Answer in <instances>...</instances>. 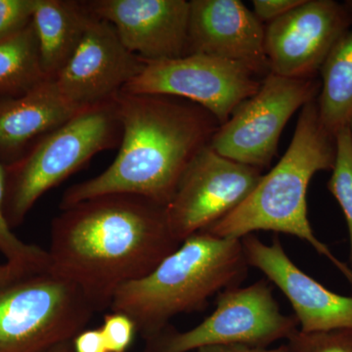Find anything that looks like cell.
I'll return each instance as SVG.
<instances>
[{"instance_id":"obj_28","label":"cell","mask_w":352,"mask_h":352,"mask_svg":"<svg viewBox=\"0 0 352 352\" xmlns=\"http://www.w3.org/2000/svg\"><path fill=\"white\" fill-rule=\"evenodd\" d=\"M23 273L16 270L9 263L0 264V287L10 283L18 277L23 276Z\"/></svg>"},{"instance_id":"obj_3","label":"cell","mask_w":352,"mask_h":352,"mask_svg":"<svg viewBox=\"0 0 352 352\" xmlns=\"http://www.w3.org/2000/svg\"><path fill=\"white\" fill-rule=\"evenodd\" d=\"M335 160L336 135L322 122L314 99L302 108L293 139L276 166L235 210L205 231L239 240L256 231L295 236L327 258L352 286L351 268L315 236L308 219L309 183L319 171L332 170Z\"/></svg>"},{"instance_id":"obj_5","label":"cell","mask_w":352,"mask_h":352,"mask_svg":"<svg viewBox=\"0 0 352 352\" xmlns=\"http://www.w3.org/2000/svg\"><path fill=\"white\" fill-rule=\"evenodd\" d=\"M122 139L113 98L80 111L39 139L19 161L6 168L4 214L11 228L23 223L43 194Z\"/></svg>"},{"instance_id":"obj_16","label":"cell","mask_w":352,"mask_h":352,"mask_svg":"<svg viewBox=\"0 0 352 352\" xmlns=\"http://www.w3.org/2000/svg\"><path fill=\"white\" fill-rule=\"evenodd\" d=\"M78 113L52 80L19 97L0 101V164L8 166L19 161L39 139Z\"/></svg>"},{"instance_id":"obj_23","label":"cell","mask_w":352,"mask_h":352,"mask_svg":"<svg viewBox=\"0 0 352 352\" xmlns=\"http://www.w3.org/2000/svg\"><path fill=\"white\" fill-rule=\"evenodd\" d=\"M36 3L38 0H0V43L31 24Z\"/></svg>"},{"instance_id":"obj_19","label":"cell","mask_w":352,"mask_h":352,"mask_svg":"<svg viewBox=\"0 0 352 352\" xmlns=\"http://www.w3.org/2000/svg\"><path fill=\"white\" fill-rule=\"evenodd\" d=\"M48 80L32 22L0 43V101L15 98Z\"/></svg>"},{"instance_id":"obj_15","label":"cell","mask_w":352,"mask_h":352,"mask_svg":"<svg viewBox=\"0 0 352 352\" xmlns=\"http://www.w3.org/2000/svg\"><path fill=\"white\" fill-rule=\"evenodd\" d=\"M188 54L210 55L270 73L264 50L265 27L239 0H191Z\"/></svg>"},{"instance_id":"obj_30","label":"cell","mask_w":352,"mask_h":352,"mask_svg":"<svg viewBox=\"0 0 352 352\" xmlns=\"http://www.w3.org/2000/svg\"><path fill=\"white\" fill-rule=\"evenodd\" d=\"M349 129H351V131L352 132V117H351V120H349Z\"/></svg>"},{"instance_id":"obj_2","label":"cell","mask_w":352,"mask_h":352,"mask_svg":"<svg viewBox=\"0 0 352 352\" xmlns=\"http://www.w3.org/2000/svg\"><path fill=\"white\" fill-rule=\"evenodd\" d=\"M122 126L118 156L103 173L67 189L65 210L108 194H129L166 207L183 173L220 124L193 102L120 91L113 97Z\"/></svg>"},{"instance_id":"obj_20","label":"cell","mask_w":352,"mask_h":352,"mask_svg":"<svg viewBox=\"0 0 352 352\" xmlns=\"http://www.w3.org/2000/svg\"><path fill=\"white\" fill-rule=\"evenodd\" d=\"M6 168L0 164V254L6 263L23 274L50 270L47 251L38 245L28 244L14 234L4 214L6 199Z\"/></svg>"},{"instance_id":"obj_7","label":"cell","mask_w":352,"mask_h":352,"mask_svg":"<svg viewBox=\"0 0 352 352\" xmlns=\"http://www.w3.org/2000/svg\"><path fill=\"white\" fill-rule=\"evenodd\" d=\"M298 330L295 315L282 314L268 280L233 287L217 295V307L196 327L178 332L166 327L147 340V352H190L203 347H266Z\"/></svg>"},{"instance_id":"obj_4","label":"cell","mask_w":352,"mask_h":352,"mask_svg":"<svg viewBox=\"0 0 352 352\" xmlns=\"http://www.w3.org/2000/svg\"><path fill=\"white\" fill-rule=\"evenodd\" d=\"M249 267L241 240L201 231L183 241L149 274L122 285L110 309L129 316L149 340L176 315L200 311L214 295L240 286Z\"/></svg>"},{"instance_id":"obj_25","label":"cell","mask_w":352,"mask_h":352,"mask_svg":"<svg viewBox=\"0 0 352 352\" xmlns=\"http://www.w3.org/2000/svg\"><path fill=\"white\" fill-rule=\"evenodd\" d=\"M305 2V0H254V13L261 22H273L283 17Z\"/></svg>"},{"instance_id":"obj_14","label":"cell","mask_w":352,"mask_h":352,"mask_svg":"<svg viewBox=\"0 0 352 352\" xmlns=\"http://www.w3.org/2000/svg\"><path fill=\"white\" fill-rule=\"evenodd\" d=\"M88 10L113 25L127 50L145 61L188 55L186 0H89Z\"/></svg>"},{"instance_id":"obj_18","label":"cell","mask_w":352,"mask_h":352,"mask_svg":"<svg viewBox=\"0 0 352 352\" xmlns=\"http://www.w3.org/2000/svg\"><path fill=\"white\" fill-rule=\"evenodd\" d=\"M319 73V116L333 134L349 126L352 117V30L331 51Z\"/></svg>"},{"instance_id":"obj_22","label":"cell","mask_w":352,"mask_h":352,"mask_svg":"<svg viewBox=\"0 0 352 352\" xmlns=\"http://www.w3.org/2000/svg\"><path fill=\"white\" fill-rule=\"evenodd\" d=\"M287 342L289 352H352V329L314 333L298 330Z\"/></svg>"},{"instance_id":"obj_21","label":"cell","mask_w":352,"mask_h":352,"mask_svg":"<svg viewBox=\"0 0 352 352\" xmlns=\"http://www.w3.org/2000/svg\"><path fill=\"white\" fill-rule=\"evenodd\" d=\"M328 189L339 203L349 236V267L352 270V132L349 126L336 134V160Z\"/></svg>"},{"instance_id":"obj_6","label":"cell","mask_w":352,"mask_h":352,"mask_svg":"<svg viewBox=\"0 0 352 352\" xmlns=\"http://www.w3.org/2000/svg\"><path fill=\"white\" fill-rule=\"evenodd\" d=\"M96 310L50 270L0 287V352H47L83 331Z\"/></svg>"},{"instance_id":"obj_29","label":"cell","mask_w":352,"mask_h":352,"mask_svg":"<svg viewBox=\"0 0 352 352\" xmlns=\"http://www.w3.org/2000/svg\"><path fill=\"white\" fill-rule=\"evenodd\" d=\"M72 349H73V342H72V340H69V342H62V344H58V346L53 347L52 349L47 352H72Z\"/></svg>"},{"instance_id":"obj_8","label":"cell","mask_w":352,"mask_h":352,"mask_svg":"<svg viewBox=\"0 0 352 352\" xmlns=\"http://www.w3.org/2000/svg\"><path fill=\"white\" fill-rule=\"evenodd\" d=\"M320 89L316 78L270 73L258 91L220 124L208 145L220 156L263 170L276 155L287 122L298 109L316 99Z\"/></svg>"},{"instance_id":"obj_17","label":"cell","mask_w":352,"mask_h":352,"mask_svg":"<svg viewBox=\"0 0 352 352\" xmlns=\"http://www.w3.org/2000/svg\"><path fill=\"white\" fill-rule=\"evenodd\" d=\"M94 18L85 1L38 0L32 24L48 80H54L64 68Z\"/></svg>"},{"instance_id":"obj_13","label":"cell","mask_w":352,"mask_h":352,"mask_svg":"<svg viewBox=\"0 0 352 352\" xmlns=\"http://www.w3.org/2000/svg\"><path fill=\"white\" fill-rule=\"evenodd\" d=\"M241 242L250 267L261 270L288 298L300 332L352 329V296L333 293L298 267L277 236L270 245L254 234Z\"/></svg>"},{"instance_id":"obj_10","label":"cell","mask_w":352,"mask_h":352,"mask_svg":"<svg viewBox=\"0 0 352 352\" xmlns=\"http://www.w3.org/2000/svg\"><path fill=\"white\" fill-rule=\"evenodd\" d=\"M261 170L220 156L210 145L194 157L178 183L166 217L179 243L207 230L251 194Z\"/></svg>"},{"instance_id":"obj_9","label":"cell","mask_w":352,"mask_h":352,"mask_svg":"<svg viewBox=\"0 0 352 352\" xmlns=\"http://www.w3.org/2000/svg\"><path fill=\"white\" fill-rule=\"evenodd\" d=\"M263 80L238 62L188 54L176 59L145 61L142 72L122 90L134 94L168 95L193 102L222 124L243 102L258 91Z\"/></svg>"},{"instance_id":"obj_27","label":"cell","mask_w":352,"mask_h":352,"mask_svg":"<svg viewBox=\"0 0 352 352\" xmlns=\"http://www.w3.org/2000/svg\"><path fill=\"white\" fill-rule=\"evenodd\" d=\"M198 352H289L287 344L276 347V349H267L266 347H254L243 346V344H233V346H217L203 347Z\"/></svg>"},{"instance_id":"obj_11","label":"cell","mask_w":352,"mask_h":352,"mask_svg":"<svg viewBox=\"0 0 352 352\" xmlns=\"http://www.w3.org/2000/svg\"><path fill=\"white\" fill-rule=\"evenodd\" d=\"M351 27L352 2L305 0L265 27L264 50L270 73L289 78H316Z\"/></svg>"},{"instance_id":"obj_12","label":"cell","mask_w":352,"mask_h":352,"mask_svg":"<svg viewBox=\"0 0 352 352\" xmlns=\"http://www.w3.org/2000/svg\"><path fill=\"white\" fill-rule=\"evenodd\" d=\"M110 23L94 17L74 54L54 78L58 91L76 112L112 100L144 69Z\"/></svg>"},{"instance_id":"obj_26","label":"cell","mask_w":352,"mask_h":352,"mask_svg":"<svg viewBox=\"0 0 352 352\" xmlns=\"http://www.w3.org/2000/svg\"><path fill=\"white\" fill-rule=\"evenodd\" d=\"M76 352H108L100 329L83 330L74 338Z\"/></svg>"},{"instance_id":"obj_24","label":"cell","mask_w":352,"mask_h":352,"mask_svg":"<svg viewBox=\"0 0 352 352\" xmlns=\"http://www.w3.org/2000/svg\"><path fill=\"white\" fill-rule=\"evenodd\" d=\"M108 352H126L133 340L135 324L119 312H112L104 319L100 329Z\"/></svg>"},{"instance_id":"obj_1","label":"cell","mask_w":352,"mask_h":352,"mask_svg":"<svg viewBox=\"0 0 352 352\" xmlns=\"http://www.w3.org/2000/svg\"><path fill=\"white\" fill-rule=\"evenodd\" d=\"M180 245L168 228L166 207L108 194L65 208L53 219L50 270L76 285L100 312L122 285L149 274Z\"/></svg>"}]
</instances>
